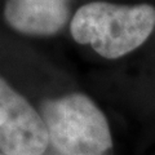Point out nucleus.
<instances>
[{
    "label": "nucleus",
    "mask_w": 155,
    "mask_h": 155,
    "mask_svg": "<svg viewBox=\"0 0 155 155\" xmlns=\"http://www.w3.org/2000/svg\"><path fill=\"white\" fill-rule=\"evenodd\" d=\"M70 34L106 60H118L140 49L155 35V5L150 3H87L74 13Z\"/></svg>",
    "instance_id": "1"
},
{
    "label": "nucleus",
    "mask_w": 155,
    "mask_h": 155,
    "mask_svg": "<svg viewBox=\"0 0 155 155\" xmlns=\"http://www.w3.org/2000/svg\"><path fill=\"white\" fill-rule=\"evenodd\" d=\"M57 155H115L109 120L100 106L81 92H71L41 106Z\"/></svg>",
    "instance_id": "2"
},
{
    "label": "nucleus",
    "mask_w": 155,
    "mask_h": 155,
    "mask_svg": "<svg viewBox=\"0 0 155 155\" xmlns=\"http://www.w3.org/2000/svg\"><path fill=\"white\" fill-rule=\"evenodd\" d=\"M49 146L41 114L0 76V153L43 155Z\"/></svg>",
    "instance_id": "3"
},
{
    "label": "nucleus",
    "mask_w": 155,
    "mask_h": 155,
    "mask_svg": "<svg viewBox=\"0 0 155 155\" xmlns=\"http://www.w3.org/2000/svg\"><path fill=\"white\" fill-rule=\"evenodd\" d=\"M71 0H7L5 21L27 35H53L66 25Z\"/></svg>",
    "instance_id": "4"
},
{
    "label": "nucleus",
    "mask_w": 155,
    "mask_h": 155,
    "mask_svg": "<svg viewBox=\"0 0 155 155\" xmlns=\"http://www.w3.org/2000/svg\"><path fill=\"white\" fill-rule=\"evenodd\" d=\"M0 155H5V154H3V153H0Z\"/></svg>",
    "instance_id": "5"
}]
</instances>
